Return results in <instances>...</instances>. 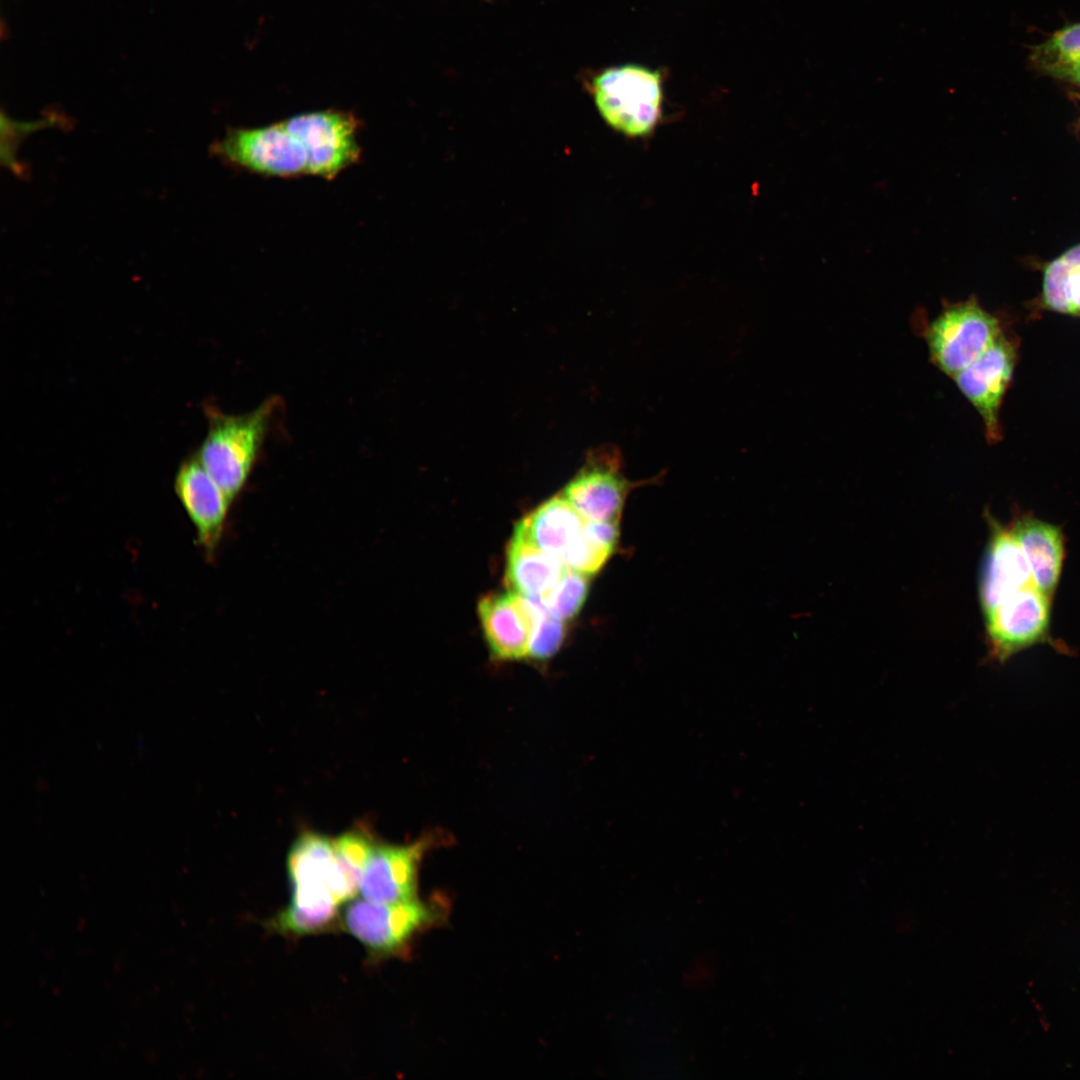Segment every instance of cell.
Here are the masks:
<instances>
[{
  "label": "cell",
  "mask_w": 1080,
  "mask_h": 1080,
  "mask_svg": "<svg viewBox=\"0 0 1080 1080\" xmlns=\"http://www.w3.org/2000/svg\"><path fill=\"white\" fill-rule=\"evenodd\" d=\"M334 859V840L329 837L312 831L297 837L287 858L291 901L273 920L275 929L305 935L334 922L339 906L330 887Z\"/></svg>",
  "instance_id": "6da1fadb"
},
{
  "label": "cell",
  "mask_w": 1080,
  "mask_h": 1080,
  "mask_svg": "<svg viewBox=\"0 0 1080 1080\" xmlns=\"http://www.w3.org/2000/svg\"><path fill=\"white\" fill-rule=\"evenodd\" d=\"M275 407L276 400L269 399L243 415L207 410L208 431L196 455L231 501L248 480Z\"/></svg>",
  "instance_id": "7a4b0ae2"
},
{
  "label": "cell",
  "mask_w": 1080,
  "mask_h": 1080,
  "mask_svg": "<svg viewBox=\"0 0 1080 1080\" xmlns=\"http://www.w3.org/2000/svg\"><path fill=\"white\" fill-rule=\"evenodd\" d=\"M591 88L601 118L626 137L649 136L662 118L664 80L657 69L636 63L612 66L593 79Z\"/></svg>",
  "instance_id": "3957f363"
},
{
  "label": "cell",
  "mask_w": 1080,
  "mask_h": 1080,
  "mask_svg": "<svg viewBox=\"0 0 1080 1080\" xmlns=\"http://www.w3.org/2000/svg\"><path fill=\"white\" fill-rule=\"evenodd\" d=\"M1002 334L1000 321L975 297L943 306L924 331L930 360L953 378Z\"/></svg>",
  "instance_id": "277c9868"
},
{
  "label": "cell",
  "mask_w": 1080,
  "mask_h": 1080,
  "mask_svg": "<svg viewBox=\"0 0 1080 1080\" xmlns=\"http://www.w3.org/2000/svg\"><path fill=\"white\" fill-rule=\"evenodd\" d=\"M210 150L226 164L257 175L280 178L309 175L304 146L281 121L256 128H229Z\"/></svg>",
  "instance_id": "5b68a950"
},
{
  "label": "cell",
  "mask_w": 1080,
  "mask_h": 1080,
  "mask_svg": "<svg viewBox=\"0 0 1080 1080\" xmlns=\"http://www.w3.org/2000/svg\"><path fill=\"white\" fill-rule=\"evenodd\" d=\"M433 903L415 898L394 903H375L364 898L350 902L343 927L376 956L400 952L421 930L438 919Z\"/></svg>",
  "instance_id": "8992f818"
},
{
  "label": "cell",
  "mask_w": 1080,
  "mask_h": 1080,
  "mask_svg": "<svg viewBox=\"0 0 1080 1080\" xmlns=\"http://www.w3.org/2000/svg\"><path fill=\"white\" fill-rule=\"evenodd\" d=\"M281 122L304 146L311 176L331 180L360 160V122L352 113L316 111Z\"/></svg>",
  "instance_id": "52a82bcc"
},
{
  "label": "cell",
  "mask_w": 1080,
  "mask_h": 1080,
  "mask_svg": "<svg viewBox=\"0 0 1080 1080\" xmlns=\"http://www.w3.org/2000/svg\"><path fill=\"white\" fill-rule=\"evenodd\" d=\"M623 459L612 445L591 450L562 495L586 521L618 522L629 493L641 485L622 472Z\"/></svg>",
  "instance_id": "ba28073f"
},
{
  "label": "cell",
  "mask_w": 1080,
  "mask_h": 1080,
  "mask_svg": "<svg viewBox=\"0 0 1080 1080\" xmlns=\"http://www.w3.org/2000/svg\"><path fill=\"white\" fill-rule=\"evenodd\" d=\"M449 840L441 830H430L406 844L377 843L363 872L359 892L375 903L417 898L418 874L424 856Z\"/></svg>",
  "instance_id": "9c48e42d"
},
{
  "label": "cell",
  "mask_w": 1080,
  "mask_h": 1080,
  "mask_svg": "<svg viewBox=\"0 0 1080 1080\" xmlns=\"http://www.w3.org/2000/svg\"><path fill=\"white\" fill-rule=\"evenodd\" d=\"M984 616L991 655L1004 661L1047 639L1050 597L1030 584L1009 595Z\"/></svg>",
  "instance_id": "30bf717a"
},
{
  "label": "cell",
  "mask_w": 1080,
  "mask_h": 1080,
  "mask_svg": "<svg viewBox=\"0 0 1080 1080\" xmlns=\"http://www.w3.org/2000/svg\"><path fill=\"white\" fill-rule=\"evenodd\" d=\"M1017 358L1016 345L1003 333L974 362L952 379L981 416L988 442L1002 438L1001 404Z\"/></svg>",
  "instance_id": "8fae6325"
},
{
  "label": "cell",
  "mask_w": 1080,
  "mask_h": 1080,
  "mask_svg": "<svg viewBox=\"0 0 1080 1080\" xmlns=\"http://www.w3.org/2000/svg\"><path fill=\"white\" fill-rule=\"evenodd\" d=\"M543 608L516 592L489 594L478 604L481 627L492 655L512 661L528 657L536 622Z\"/></svg>",
  "instance_id": "7c38bea8"
},
{
  "label": "cell",
  "mask_w": 1080,
  "mask_h": 1080,
  "mask_svg": "<svg viewBox=\"0 0 1080 1080\" xmlns=\"http://www.w3.org/2000/svg\"><path fill=\"white\" fill-rule=\"evenodd\" d=\"M174 489L196 529L198 544L207 556L213 555L233 501L210 477L196 454L179 466Z\"/></svg>",
  "instance_id": "4fadbf2b"
},
{
  "label": "cell",
  "mask_w": 1080,
  "mask_h": 1080,
  "mask_svg": "<svg viewBox=\"0 0 1080 1080\" xmlns=\"http://www.w3.org/2000/svg\"><path fill=\"white\" fill-rule=\"evenodd\" d=\"M991 522V535L980 575L984 615L1014 592L1033 584L1028 561L1010 528Z\"/></svg>",
  "instance_id": "5bb4252c"
},
{
  "label": "cell",
  "mask_w": 1080,
  "mask_h": 1080,
  "mask_svg": "<svg viewBox=\"0 0 1080 1080\" xmlns=\"http://www.w3.org/2000/svg\"><path fill=\"white\" fill-rule=\"evenodd\" d=\"M562 560L536 546L517 524L506 552V582L513 592L539 598L563 576Z\"/></svg>",
  "instance_id": "9a60e30c"
},
{
  "label": "cell",
  "mask_w": 1080,
  "mask_h": 1080,
  "mask_svg": "<svg viewBox=\"0 0 1080 1080\" xmlns=\"http://www.w3.org/2000/svg\"><path fill=\"white\" fill-rule=\"evenodd\" d=\"M1028 561L1033 584L1051 597L1064 560V537L1057 526L1033 518L1017 519L1010 528Z\"/></svg>",
  "instance_id": "2e32d148"
},
{
  "label": "cell",
  "mask_w": 1080,
  "mask_h": 1080,
  "mask_svg": "<svg viewBox=\"0 0 1080 1080\" xmlns=\"http://www.w3.org/2000/svg\"><path fill=\"white\" fill-rule=\"evenodd\" d=\"M585 522L561 494L542 503L518 524L536 546L561 559L581 535Z\"/></svg>",
  "instance_id": "e0dca14e"
},
{
  "label": "cell",
  "mask_w": 1080,
  "mask_h": 1080,
  "mask_svg": "<svg viewBox=\"0 0 1080 1080\" xmlns=\"http://www.w3.org/2000/svg\"><path fill=\"white\" fill-rule=\"evenodd\" d=\"M377 843L374 836L361 827L334 839L335 859L330 886L338 905L351 900L359 891L363 872Z\"/></svg>",
  "instance_id": "ac0fdd59"
},
{
  "label": "cell",
  "mask_w": 1080,
  "mask_h": 1080,
  "mask_svg": "<svg viewBox=\"0 0 1080 1080\" xmlns=\"http://www.w3.org/2000/svg\"><path fill=\"white\" fill-rule=\"evenodd\" d=\"M589 586L588 575L567 568L560 580L548 592L535 600L546 613L564 622L576 616L581 610L587 598Z\"/></svg>",
  "instance_id": "d6986e66"
},
{
  "label": "cell",
  "mask_w": 1080,
  "mask_h": 1080,
  "mask_svg": "<svg viewBox=\"0 0 1080 1080\" xmlns=\"http://www.w3.org/2000/svg\"><path fill=\"white\" fill-rule=\"evenodd\" d=\"M1031 59L1034 65L1045 72L1080 59V23L1055 32L1034 49Z\"/></svg>",
  "instance_id": "ffe728a7"
},
{
  "label": "cell",
  "mask_w": 1080,
  "mask_h": 1080,
  "mask_svg": "<svg viewBox=\"0 0 1080 1080\" xmlns=\"http://www.w3.org/2000/svg\"><path fill=\"white\" fill-rule=\"evenodd\" d=\"M613 552V549L592 537L584 527L581 535L568 548L561 560L567 568L592 576L605 565Z\"/></svg>",
  "instance_id": "44dd1931"
},
{
  "label": "cell",
  "mask_w": 1080,
  "mask_h": 1080,
  "mask_svg": "<svg viewBox=\"0 0 1080 1080\" xmlns=\"http://www.w3.org/2000/svg\"><path fill=\"white\" fill-rule=\"evenodd\" d=\"M564 636L563 621L552 617L543 609L532 634L528 657L539 663L549 660L559 650Z\"/></svg>",
  "instance_id": "7402d4cb"
},
{
  "label": "cell",
  "mask_w": 1080,
  "mask_h": 1080,
  "mask_svg": "<svg viewBox=\"0 0 1080 1080\" xmlns=\"http://www.w3.org/2000/svg\"><path fill=\"white\" fill-rule=\"evenodd\" d=\"M1067 263L1065 295L1070 314L1080 316V244L1064 252Z\"/></svg>",
  "instance_id": "603a6c76"
},
{
  "label": "cell",
  "mask_w": 1080,
  "mask_h": 1080,
  "mask_svg": "<svg viewBox=\"0 0 1080 1080\" xmlns=\"http://www.w3.org/2000/svg\"><path fill=\"white\" fill-rule=\"evenodd\" d=\"M1047 73L1080 85V59L1056 66Z\"/></svg>",
  "instance_id": "cb8c5ba5"
}]
</instances>
